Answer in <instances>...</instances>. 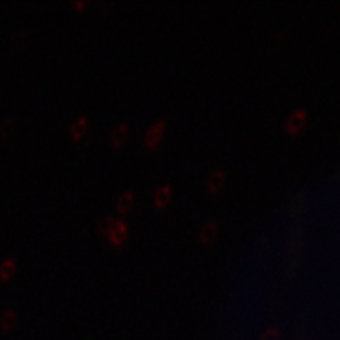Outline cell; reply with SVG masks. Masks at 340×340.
Listing matches in <instances>:
<instances>
[{
	"label": "cell",
	"instance_id": "obj_10",
	"mask_svg": "<svg viewBox=\"0 0 340 340\" xmlns=\"http://www.w3.org/2000/svg\"><path fill=\"white\" fill-rule=\"evenodd\" d=\"M17 322V314L16 311L13 310H6L4 312L3 318H1V322H0V326H1V330L3 331H9L10 329L16 325Z\"/></svg>",
	"mask_w": 340,
	"mask_h": 340
},
{
	"label": "cell",
	"instance_id": "obj_9",
	"mask_svg": "<svg viewBox=\"0 0 340 340\" xmlns=\"http://www.w3.org/2000/svg\"><path fill=\"white\" fill-rule=\"evenodd\" d=\"M133 202H134L133 190H127V192H125L124 194H121L120 198L118 199V204H116L119 212H121V213L126 212V210L131 207Z\"/></svg>",
	"mask_w": 340,
	"mask_h": 340
},
{
	"label": "cell",
	"instance_id": "obj_7",
	"mask_svg": "<svg viewBox=\"0 0 340 340\" xmlns=\"http://www.w3.org/2000/svg\"><path fill=\"white\" fill-rule=\"evenodd\" d=\"M127 136V125L121 124L120 126L116 127L114 131L111 133V142L114 146H120L122 142L125 141Z\"/></svg>",
	"mask_w": 340,
	"mask_h": 340
},
{
	"label": "cell",
	"instance_id": "obj_4",
	"mask_svg": "<svg viewBox=\"0 0 340 340\" xmlns=\"http://www.w3.org/2000/svg\"><path fill=\"white\" fill-rule=\"evenodd\" d=\"M226 179V171L223 169H216L209 174L207 179V187L210 192L217 190L224 183Z\"/></svg>",
	"mask_w": 340,
	"mask_h": 340
},
{
	"label": "cell",
	"instance_id": "obj_8",
	"mask_svg": "<svg viewBox=\"0 0 340 340\" xmlns=\"http://www.w3.org/2000/svg\"><path fill=\"white\" fill-rule=\"evenodd\" d=\"M87 122H88V120H87L86 116H81L80 119H77V120L72 124L71 134L74 139H80L81 136L84 135V133L86 131Z\"/></svg>",
	"mask_w": 340,
	"mask_h": 340
},
{
	"label": "cell",
	"instance_id": "obj_6",
	"mask_svg": "<svg viewBox=\"0 0 340 340\" xmlns=\"http://www.w3.org/2000/svg\"><path fill=\"white\" fill-rule=\"evenodd\" d=\"M217 228H218V222L216 220L207 221L199 228V236L202 239H208L217 232Z\"/></svg>",
	"mask_w": 340,
	"mask_h": 340
},
{
	"label": "cell",
	"instance_id": "obj_5",
	"mask_svg": "<svg viewBox=\"0 0 340 340\" xmlns=\"http://www.w3.org/2000/svg\"><path fill=\"white\" fill-rule=\"evenodd\" d=\"M171 192H173V189H171L170 184H164V186H161L159 189H156V192H155L154 194L155 204H156L158 207L165 205V204L169 202L170 197H171Z\"/></svg>",
	"mask_w": 340,
	"mask_h": 340
},
{
	"label": "cell",
	"instance_id": "obj_3",
	"mask_svg": "<svg viewBox=\"0 0 340 340\" xmlns=\"http://www.w3.org/2000/svg\"><path fill=\"white\" fill-rule=\"evenodd\" d=\"M307 112L305 108H297L290 114L286 121H285V129L290 133H296L305 125Z\"/></svg>",
	"mask_w": 340,
	"mask_h": 340
},
{
	"label": "cell",
	"instance_id": "obj_11",
	"mask_svg": "<svg viewBox=\"0 0 340 340\" xmlns=\"http://www.w3.org/2000/svg\"><path fill=\"white\" fill-rule=\"evenodd\" d=\"M14 271H16V262H14V260H12V258L5 260L1 263V266H0V278L6 281L8 278L12 277Z\"/></svg>",
	"mask_w": 340,
	"mask_h": 340
},
{
	"label": "cell",
	"instance_id": "obj_1",
	"mask_svg": "<svg viewBox=\"0 0 340 340\" xmlns=\"http://www.w3.org/2000/svg\"><path fill=\"white\" fill-rule=\"evenodd\" d=\"M107 233L112 243L119 246V244L122 243V242L125 241V238H126L127 224L122 220H114V218H110V220H108Z\"/></svg>",
	"mask_w": 340,
	"mask_h": 340
},
{
	"label": "cell",
	"instance_id": "obj_13",
	"mask_svg": "<svg viewBox=\"0 0 340 340\" xmlns=\"http://www.w3.org/2000/svg\"><path fill=\"white\" fill-rule=\"evenodd\" d=\"M338 171H340V167H339V169H338Z\"/></svg>",
	"mask_w": 340,
	"mask_h": 340
},
{
	"label": "cell",
	"instance_id": "obj_2",
	"mask_svg": "<svg viewBox=\"0 0 340 340\" xmlns=\"http://www.w3.org/2000/svg\"><path fill=\"white\" fill-rule=\"evenodd\" d=\"M165 126H167V121L165 120L155 121L154 124L149 126L145 134V144L149 148H154V146L158 145L163 135H164Z\"/></svg>",
	"mask_w": 340,
	"mask_h": 340
},
{
	"label": "cell",
	"instance_id": "obj_12",
	"mask_svg": "<svg viewBox=\"0 0 340 340\" xmlns=\"http://www.w3.org/2000/svg\"><path fill=\"white\" fill-rule=\"evenodd\" d=\"M85 4H86V1H85V0H81V1H80V0H74V1H73V5L77 6V8H81V6H84Z\"/></svg>",
	"mask_w": 340,
	"mask_h": 340
}]
</instances>
